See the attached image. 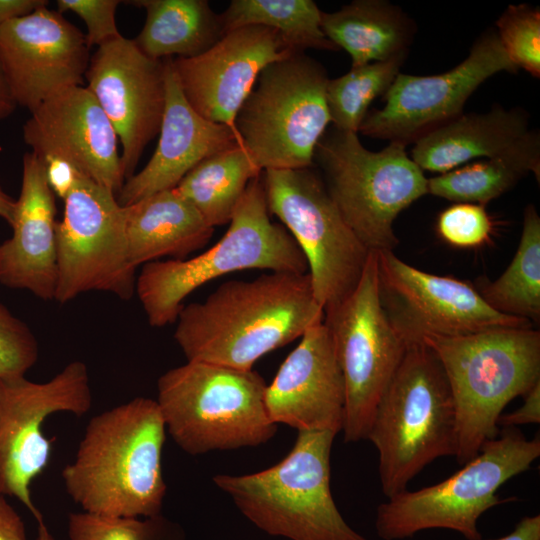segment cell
<instances>
[{
	"label": "cell",
	"instance_id": "6da1fadb",
	"mask_svg": "<svg viewBox=\"0 0 540 540\" xmlns=\"http://www.w3.org/2000/svg\"><path fill=\"white\" fill-rule=\"evenodd\" d=\"M323 319L308 272H269L227 281L204 301L182 306L174 339L187 361L252 370Z\"/></svg>",
	"mask_w": 540,
	"mask_h": 540
},
{
	"label": "cell",
	"instance_id": "7a4b0ae2",
	"mask_svg": "<svg viewBox=\"0 0 540 540\" xmlns=\"http://www.w3.org/2000/svg\"><path fill=\"white\" fill-rule=\"evenodd\" d=\"M166 427L156 400L137 397L95 415L74 459L62 470L65 490L82 511L113 517L161 514Z\"/></svg>",
	"mask_w": 540,
	"mask_h": 540
},
{
	"label": "cell",
	"instance_id": "3957f363",
	"mask_svg": "<svg viewBox=\"0 0 540 540\" xmlns=\"http://www.w3.org/2000/svg\"><path fill=\"white\" fill-rule=\"evenodd\" d=\"M451 389L457 429L455 458L464 465L499 434L505 406L540 382V333L502 327L468 335L429 336Z\"/></svg>",
	"mask_w": 540,
	"mask_h": 540
},
{
	"label": "cell",
	"instance_id": "277c9868",
	"mask_svg": "<svg viewBox=\"0 0 540 540\" xmlns=\"http://www.w3.org/2000/svg\"><path fill=\"white\" fill-rule=\"evenodd\" d=\"M307 273L304 254L287 229L270 219L262 173L242 195L222 238L189 259L143 265L135 293L152 327L174 323L182 302L203 284L235 271Z\"/></svg>",
	"mask_w": 540,
	"mask_h": 540
},
{
	"label": "cell",
	"instance_id": "5b68a950",
	"mask_svg": "<svg viewBox=\"0 0 540 540\" xmlns=\"http://www.w3.org/2000/svg\"><path fill=\"white\" fill-rule=\"evenodd\" d=\"M367 440L378 451L386 498L406 490L434 460L455 457L454 401L443 367L427 345L407 347L376 406Z\"/></svg>",
	"mask_w": 540,
	"mask_h": 540
},
{
	"label": "cell",
	"instance_id": "8992f818",
	"mask_svg": "<svg viewBox=\"0 0 540 540\" xmlns=\"http://www.w3.org/2000/svg\"><path fill=\"white\" fill-rule=\"evenodd\" d=\"M266 387L253 369L187 361L159 377L156 402L166 431L195 456L268 442L277 424L266 408Z\"/></svg>",
	"mask_w": 540,
	"mask_h": 540
},
{
	"label": "cell",
	"instance_id": "52a82bcc",
	"mask_svg": "<svg viewBox=\"0 0 540 540\" xmlns=\"http://www.w3.org/2000/svg\"><path fill=\"white\" fill-rule=\"evenodd\" d=\"M335 436L330 431H299L291 451L272 467L245 475H216L213 482L271 536L369 540L345 521L332 497L330 454Z\"/></svg>",
	"mask_w": 540,
	"mask_h": 540
},
{
	"label": "cell",
	"instance_id": "ba28073f",
	"mask_svg": "<svg viewBox=\"0 0 540 540\" xmlns=\"http://www.w3.org/2000/svg\"><path fill=\"white\" fill-rule=\"evenodd\" d=\"M540 456L538 437L528 439L518 428H502L475 457L445 480L387 498L376 510L375 530L382 540H403L429 529L458 532L482 540L478 520L500 504L497 491L530 469Z\"/></svg>",
	"mask_w": 540,
	"mask_h": 540
},
{
	"label": "cell",
	"instance_id": "9c48e42d",
	"mask_svg": "<svg viewBox=\"0 0 540 540\" xmlns=\"http://www.w3.org/2000/svg\"><path fill=\"white\" fill-rule=\"evenodd\" d=\"M406 145L390 142L373 152L357 133L331 129L319 140L314 160L344 221L373 252L393 251L398 244L396 217L428 194V179L408 156Z\"/></svg>",
	"mask_w": 540,
	"mask_h": 540
},
{
	"label": "cell",
	"instance_id": "30bf717a",
	"mask_svg": "<svg viewBox=\"0 0 540 540\" xmlns=\"http://www.w3.org/2000/svg\"><path fill=\"white\" fill-rule=\"evenodd\" d=\"M325 68L303 52L266 66L240 107L234 127L258 167H311L331 123Z\"/></svg>",
	"mask_w": 540,
	"mask_h": 540
},
{
	"label": "cell",
	"instance_id": "8fae6325",
	"mask_svg": "<svg viewBox=\"0 0 540 540\" xmlns=\"http://www.w3.org/2000/svg\"><path fill=\"white\" fill-rule=\"evenodd\" d=\"M267 207L305 256L313 292L323 312L358 285L369 251L344 221L323 179L311 169L262 172Z\"/></svg>",
	"mask_w": 540,
	"mask_h": 540
},
{
	"label": "cell",
	"instance_id": "7c38bea8",
	"mask_svg": "<svg viewBox=\"0 0 540 540\" xmlns=\"http://www.w3.org/2000/svg\"><path fill=\"white\" fill-rule=\"evenodd\" d=\"M323 323L345 383L344 441L367 439L376 406L407 349L380 302L376 252H370L356 288L324 313Z\"/></svg>",
	"mask_w": 540,
	"mask_h": 540
},
{
	"label": "cell",
	"instance_id": "4fadbf2b",
	"mask_svg": "<svg viewBox=\"0 0 540 540\" xmlns=\"http://www.w3.org/2000/svg\"><path fill=\"white\" fill-rule=\"evenodd\" d=\"M64 201L57 224V284L54 300L103 291L129 300L136 269L130 262L123 207L116 194L82 176Z\"/></svg>",
	"mask_w": 540,
	"mask_h": 540
},
{
	"label": "cell",
	"instance_id": "5bb4252c",
	"mask_svg": "<svg viewBox=\"0 0 540 540\" xmlns=\"http://www.w3.org/2000/svg\"><path fill=\"white\" fill-rule=\"evenodd\" d=\"M91 405L88 369L82 361L70 362L42 383L25 376L0 379V494L18 499L37 522L43 519L30 487L51 456L44 423L58 412L80 417Z\"/></svg>",
	"mask_w": 540,
	"mask_h": 540
},
{
	"label": "cell",
	"instance_id": "9a60e30c",
	"mask_svg": "<svg viewBox=\"0 0 540 540\" xmlns=\"http://www.w3.org/2000/svg\"><path fill=\"white\" fill-rule=\"evenodd\" d=\"M376 253L380 302L407 347L423 344L429 336L453 337L533 325L492 309L474 285L419 270L393 251Z\"/></svg>",
	"mask_w": 540,
	"mask_h": 540
},
{
	"label": "cell",
	"instance_id": "2e32d148",
	"mask_svg": "<svg viewBox=\"0 0 540 540\" xmlns=\"http://www.w3.org/2000/svg\"><path fill=\"white\" fill-rule=\"evenodd\" d=\"M515 73L496 30L485 31L451 70L430 76L399 73L382 109L368 112L358 132L407 145L462 115L473 92L499 72Z\"/></svg>",
	"mask_w": 540,
	"mask_h": 540
},
{
	"label": "cell",
	"instance_id": "e0dca14e",
	"mask_svg": "<svg viewBox=\"0 0 540 540\" xmlns=\"http://www.w3.org/2000/svg\"><path fill=\"white\" fill-rule=\"evenodd\" d=\"M165 60L143 54L133 39L97 47L85 74L87 88L111 122L122 148L125 180L159 133L166 96Z\"/></svg>",
	"mask_w": 540,
	"mask_h": 540
},
{
	"label": "cell",
	"instance_id": "ac0fdd59",
	"mask_svg": "<svg viewBox=\"0 0 540 540\" xmlns=\"http://www.w3.org/2000/svg\"><path fill=\"white\" fill-rule=\"evenodd\" d=\"M47 6L0 27V63L17 105L30 112L82 86L90 61L85 34Z\"/></svg>",
	"mask_w": 540,
	"mask_h": 540
},
{
	"label": "cell",
	"instance_id": "d6986e66",
	"mask_svg": "<svg viewBox=\"0 0 540 540\" xmlns=\"http://www.w3.org/2000/svg\"><path fill=\"white\" fill-rule=\"evenodd\" d=\"M296 53L275 30L250 25L226 33L196 57L171 58V64L191 107L235 129L236 115L263 69Z\"/></svg>",
	"mask_w": 540,
	"mask_h": 540
},
{
	"label": "cell",
	"instance_id": "ffe728a7",
	"mask_svg": "<svg viewBox=\"0 0 540 540\" xmlns=\"http://www.w3.org/2000/svg\"><path fill=\"white\" fill-rule=\"evenodd\" d=\"M30 113L23 138L31 152L70 161L117 196L125 182L119 139L86 86L65 89Z\"/></svg>",
	"mask_w": 540,
	"mask_h": 540
},
{
	"label": "cell",
	"instance_id": "44dd1931",
	"mask_svg": "<svg viewBox=\"0 0 540 540\" xmlns=\"http://www.w3.org/2000/svg\"><path fill=\"white\" fill-rule=\"evenodd\" d=\"M267 385L265 404L275 424L299 431H342L346 391L332 339L323 322L311 326Z\"/></svg>",
	"mask_w": 540,
	"mask_h": 540
},
{
	"label": "cell",
	"instance_id": "7402d4cb",
	"mask_svg": "<svg viewBox=\"0 0 540 540\" xmlns=\"http://www.w3.org/2000/svg\"><path fill=\"white\" fill-rule=\"evenodd\" d=\"M55 195L42 159L27 152L16 200L13 230L0 244V284L54 300L57 284V224Z\"/></svg>",
	"mask_w": 540,
	"mask_h": 540
},
{
	"label": "cell",
	"instance_id": "603a6c76",
	"mask_svg": "<svg viewBox=\"0 0 540 540\" xmlns=\"http://www.w3.org/2000/svg\"><path fill=\"white\" fill-rule=\"evenodd\" d=\"M165 67L166 96L158 145L144 168L125 180L116 196L121 206L175 188L202 160L241 143L234 128L211 122L191 107L171 59H165Z\"/></svg>",
	"mask_w": 540,
	"mask_h": 540
},
{
	"label": "cell",
	"instance_id": "cb8c5ba5",
	"mask_svg": "<svg viewBox=\"0 0 540 540\" xmlns=\"http://www.w3.org/2000/svg\"><path fill=\"white\" fill-rule=\"evenodd\" d=\"M540 148L520 108L494 106L486 113L462 114L419 138L411 159L424 171L449 172L476 158H496Z\"/></svg>",
	"mask_w": 540,
	"mask_h": 540
},
{
	"label": "cell",
	"instance_id": "d4e9b609",
	"mask_svg": "<svg viewBox=\"0 0 540 540\" xmlns=\"http://www.w3.org/2000/svg\"><path fill=\"white\" fill-rule=\"evenodd\" d=\"M131 264L140 265L170 256L183 260L210 240V227L175 188L122 206Z\"/></svg>",
	"mask_w": 540,
	"mask_h": 540
},
{
	"label": "cell",
	"instance_id": "484cf974",
	"mask_svg": "<svg viewBox=\"0 0 540 540\" xmlns=\"http://www.w3.org/2000/svg\"><path fill=\"white\" fill-rule=\"evenodd\" d=\"M325 36L351 57V68L408 54L415 25L398 7L383 0H355L321 13Z\"/></svg>",
	"mask_w": 540,
	"mask_h": 540
},
{
	"label": "cell",
	"instance_id": "4316f807",
	"mask_svg": "<svg viewBox=\"0 0 540 540\" xmlns=\"http://www.w3.org/2000/svg\"><path fill=\"white\" fill-rule=\"evenodd\" d=\"M146 12L144 26L133 41L154 60L196 57L224 35L220 14L207 0L129 1Z\"/></svg>",
	"mask_w": 540,
	"mask_h": 540
},
{
	"label": "cell",
	"instance_id": "83f0119b",
	"mask_svg": "<svg viewBox=\"0 0 540 540\" xmlns=\"http://www.w3.org/2000/svg\"><path fill=\"white\" fill-rule=\"evenodd\" d=\"M263 171L237 143L198 163L175 190L212 228L230 222L249 182Z\"/></svg>",
	"mask_w": 540,
	"mask_h": 540
},
{
	"label": "cell",
	"instance_id": "f1b7e54d",
	"mask_svg": "<svg viewBox=\"0 0 540 540\" xmlns=\"http://www.w3.org/2000/svg\"><path fill=\"white\" fill-rule=\"evenodd\" d=\"M474 287L495 311L539 323L540 217L534 205L524 211L520 242L509 266L496 280L479 278Z\"/></svg>",
	"mask_w": 540,
	"mask_h": 540
},
{
	"label": "cell",
	"instance_id": "f546056e",
	"mask_svg": "<svg viewBox=\"0 0 540 540\" xmlns=\"http://www.w3.org/2000/svg\"><path fill=\"white\" fill-rule=\"evenodd\" d=\"M321 13L312 0H232L220 16L225 34L257 25L278 32L295 52L339 50L322 31Z\"/></svg>",
	"mask_w": 540,
	"mask_h": 540
},
{
	"label": "cell",
	"instance_id": "4dcf8cb0",
	"mask_svg": "<svg viewBox=\"0 0 540 540\" xmlns=\"http://www.w3.org/2000/svg\"><path fill=\"white\" fill-rule=\"evenodd\" d=\"M532 172L539 181L540 148L466 163L428 179V193L456 203L484 205Z\"/></svg>",
	"mask_w": 540,
	"mask_h": 540
},
{
	"label": "cell",
	"instance_id": "1f68e13d",
	"mask_svg": "<svg viewBox=\"0 0 540 540\" xmlns=\"http://www.w3.org/2000/svg\"><path fill=\"white\" fill-rule=\"evenodd\" d=\"M407 54L381 62L351 68L346 74L329 79L326 101L334 128L358 134L372 101L388 91L399 74Z\"/></svg>",
	"mask_w": 540,
	"mask_h": 540
},
{
	"label": "cell",
	"instance_id": "d6a6232c",
	"mask_svg": "<svg viewBox=\"0 0 540 540\" xmlns=\"http://www.w3.org/2000/svg\"><path fill=\"white\" fill-rule=\"evenodd\" d=\"M70 540H184L182 529L161 514L151 517H113L71 513Z\"/></svg>",
	"mask_w": 540,
	"mask_h": 540
},
{
	"label": "cell",
	"instance_id": "836d02e7",
	"mask_svg": "<svg viewBox=\"0 0 540 540\" xmlns=\"http://www.w3.org/2000/svg\"><path fill=\"white\" fill-rule=\"evenodd\" d=\"M496 33L512 64L540 77V11L528 4L509 5L496 21Z\"/></svg>",
	"mask_w": 540,
	"mask_h": 540
},
{
	"label": "cell",
	"instance_id": "e575fe53",
	"mask_svg": "<svg viewBox=\"0 0 540 540\" xmlns=\"http://www.w3.org/2000/svg\"><path fill=\"white\" fill-rule=\"evenodd\" d=\"M38 356V342L32 330L0 303V379L25 376Z\"/></svg>",
	"mask_w": 540,
	"mask_h": 540
},
{
	"label": "cell",
	"instance_id": "d590c367",
	"mask_svg": "<svg viewBox=\"0 0 540 540\" xmlns=\"http://www.w3.org/2000/svg\"><path fill=\"white\" fill-rule=\"evenodd\" d=\"M436 228L439 236L447 243L461 248H473L489 241L493 222L484 205L455 203L439 214Z\"/></svg>",
	"mask_w": 540,
	"mask_h": 540
},
{
	"label": "cell",
	"instance_id": "8d00e7d4",
	"mask_svg": "<svg viewBox=\"0 0 540 540\" xmlns=\"http://www.w3.org/2000/svg\"><path fill=\"white\" fill-rule=\"evenodd\" d=\"M118 0H58V12H73L87 27L88 46L100 47L122 37L116 23Z\"/></svg>",
	"mask_w": 540,
	"mask_h": 540
},
{
	"label": "cell",
	"instance_id": "74e56055",
	"mask_svg": "<svg viewBox=\"0 0 540 540\" xmlns=\"http://www.w3.org/2000/svg\"><path fill=\"white\" fill-rule=\"evenodd\" d=\"M48 185L55 196L62 200L73 190L82 176H85L74 164L60 157L41 158Z\"/></svg>",
	"mask_w": 540,
	"mask_h": 540
},
{
	"label": "cell",
	"instance_id": "f35d334b",
	"mask_svg": "<svg viewBox=\"0 0 540 540\" xmlns=\"http://www.w3.org/2000/svg\"><path fill=\"white\" fill-rule=\"evenodd\" d=\"M540 423V382L525 395L521 407L513 412L501 414L498 426L502 428H518L521 425Z\"/></svg>",
	"mask_w": 540,
	"mask_h": 540
},
{
	"label": "cell",
	"instance_id": "ab89813d",
	"mask_svg": "<svg viewBox=\"0 0 540 540\" xmlns=\"http://www.w3.org/2000/svg\"><path fill=\"white\" fill-rule=\"evenodd\" d=\"M0 540H26L22 518L0 494Z\"/></svg>",
	"mask_w": 540,
	"mask_h": 540
},
{
	"label": "cell",
	"instance_id": "60d3db41",
	"mask_svg": "<svg viewBox=\"0 0 540 540\" xmlns=\"http://www.w3.org/2000/svg\"><path fill=\"white\" fill-rule=\"evenodd\" d=\"M48 3L44 0H0V27L9 20L27 15Z\"/></svg>",
	"mask_w": 540,
	"mask_h": 540
},
{
	"label": "cell",
	"instance_id": "b9f144b4",
	"mask_svg": "<svg viewBox=\"0 0 540 540\" xmlns=\"http://www.w3.org/2000/svg\"><path fill=\"white\" fill-rule=\"evenodd\" d=\"M490 540H540V515L525 516L509 534Z\"/></svg>",
	"mask_w": 540,
	"mask_h": 540
},
{
	"label": "cell",
	"instance_id": "7bdbcfd3",
	"mask_svg": "<svg viewBox=\"0 0 540 540\" xmlns=\"http://www.w3.org/2000/svg\"><path fill=\"white\" fill-rule=\"evenodd\" d=\"M17 107V102L0 63V120L10 116Z\"/></svg>",
	"mask_w": 540,
	"mask_h": 540
},
{
	"label": "cell",
	"instance_id": "ee69618b",
	"mask_svg": "<svg viewBox=\"0 0 540 540\" xmlns=\"http://www.w3.org/2000/svg\"><path fill=\"white\" fill-rule=\"evenodd\" d=\"M16 199L7 194L0 186V217L10 226L14 220Z\"/></svg>",
	"mask_w": 540,
	"mask_h": 540
},
{
	"label": "cell",
	"instance_id": "f6af8a7d",
	"mask_svg": "<svg viewBox=\"0 0 540 540\" xmlns=\"http://www.w3.org/2000/svg\"><path fill=\"white\" fill-rule=\"evenodd\" d=\"M37 540H54L53 536L50 534L43 520L38 522Z\"/></svg>",
	"mask_w": 540,
	"mask_h": 540
}]
</instances>
